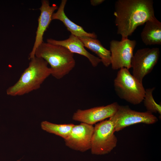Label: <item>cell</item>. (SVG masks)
<instances>
[{
    "label": "cell",
    "mask_w": 161,
    "mask_h": 161,
    "mask_svg": "<svg viewBox=\"0 0 161 161\" xmlns=\"http://www.w3.org/2000/svg\"><path fill=\"white\" fill-rule=\"evenodd\" d=\"M94 129L92 125L83 123L75 125L69 137L64 140L66 145L72 149L82 152L90 149Z\"/></svg>",
    "instance_id": "9c48e42d"
},
{
    "label": "cell",
    "mask_w": 161,
    "mask_h": 161,
    "mask_svg": "<svg viewBox=\"0 0 161 161\" xmlns=\"http://www.w3.org/2000/svg\"><path fill=\"white\" fill-rule=\"evenodd\" d=\"M67 1H61L57 11L52 14V20H58L62 21L71 34L78 37L87 36L97 38V36L95 33L86 32L82 27L73 22L66 16L64 12V8Z\"/></svg>",
    "instance_id": "4fadbf2b"
},
{
    "label": "cell",
    "mask_w": 161,
    "mask_h": 161,
    "mask_svg": "<svg viewBox=\"0 0 161 161\" xmlns=\"http://www.w3.org/2000/svg\"><path fill=\"white\" fill-rule=\"evenodd\" d=\"M152 0H117L114 13L117 33L128 38L137 27L156 17Z\"/></svg>",
    "instance_id": "6da1fadb"
},
{
    "label": "cell",
    "mask_w": 161,
    "mask_h": 161,
    "mask_svg": "<svg viewBox=\"0 0 161 161\" xmlns=\"http://www.w3.org/2000/svg\"><path fill=\"white\" fill-rule=\"evenodd\" d=\"M113 122L109 119L95 125L92 135L90 149L92 154L102 155L110 152L117 145V139Z\"/></svg>",
    "instance_id": "5b68a950"
},
{
    "label": "cell",
    "mask_w": 161,
    "mask_h": 161,
    "mask_svg": "<svg viewBox=\"0 0 161 161\" xmlns=\"http://www.w3.org/2000/svg\"><path fill=\"white\" fill-rule=\"evenodd\" d=\"M30 60L18 81L7 90V95L16 96L28 94L39 89L51 75V69L43 59L35 56Z\"/></svg>",
    "instance_id": "7a4b0ae2"
},
{
    "label": "cell",
    "mask_w": 161,
    "mask_h": 161,
    "mask_svg": "<svg viewBox=\"0 0 161 161\" xmlns=\"http://www.w3.org/2000/svg\"><path fill=\"white\" fill-rule=\"evenodd\" d=\"M155 89V88L153 87L145 89V96L143 101L147 111L152 114L157 113L161 115V105L156 102L153 96V92Z\"/></svg>",
    "instance_id": "e0dca14e"
},
{
    "label": "cell",
    "mask_w": 161,
    "mask_h": 161,
    "mask_svg": "<svg viewBox=\"0 0 161 161\" xmlns=\"http://www.w3.org/2000/svg\"><path fill=\"white\" fill-rule=\"evenodd\" d=\"M39 8L40 14L38 18V24L36 32L34 43L32 50L29 54V59L34 58L35 51L38 46L43 42L44 34L52 20L54 12L58 9V7L55 4L50 5L49 1L47 0H42Z\"/></svg>",
    "instance_id": "8fae6325"
},
{
    "label": "cell",
    "mask_w": 161,
    "mask_h": 161,
    "mask_svg": "<svg viewBox=\"0 0 161 161\" xmlns=\"http://www.w3.org/2000/svg\"><path fill=\"white\" fill-rule=\"evenodd\" d=\"M109 119L114 124L115 131L133 124L140 123L153 124L158 121L156 116L148 111L138 112L128 106L120 105L115 113Z\"/></svg>",
    "instance_id": "8992f818"
},
{
    "label": "cell",
    "mask_w": 161,
    "mask_h": 161,
    "mask_svg": "<svg viewBox=\"0 0 161 161\" xmlns=\"http://www.w3.org/2000/svg\"><path fill=\"white\" fill-rule=\"evenodd\" d=\"M115 92L120 99L132 104H139L143 102L145 89L140 81L130 72L129 69L122 68L118 71L114 80Z\"/></svg>",
    "instance_id": "277c9868"
},
{
    "label": "cell",
    "mask_w": 161,
    "mask_h": 161,
    "mask_svg": "<svg viewBox=\"0 0 161 161\" xmlns=\"http://www.w3.org/2000/svg\"><path fill=\"white\" fill-rule=\"evenodd\" d=\"M160 55V49L157 47L138 49L131 60L132 75L143 82L144 77L152 71L157 64Z\"/></svg>",
    "instance_id": "52a82bcc"
},
{
    "label": "cell",
    "mask_w": 161,
    "mask_h": 161,
    "mask_svg": "<svg viewBox=\"0 0 161 161\" xmlns=\"http://www.w3.org/2000/svg\"><path fill=\"white\" fill-rule=\"evenodd\" d=\"M104 1V0H91L90 3L92 6H96L102 4Z\"/></svg>",
    "instance_id": "ac0fdd59"
},
{
    "label": "cell",
    "mask_w": 161,
    "mask_h": 161,
    "mask_svg": "<svg viewBox=\"0 0 161 161\" xmlns=\"http://www.w3.org/2000/svg\"><path fill=\"white\" fill-rule=\"evenodd\" d=\"M78 38L83 42L85 47L98 56L105 66L107 67L111 65L110 52L105 48L98 40L87 36Z\"/></svg>",
    "instance_id": "9a60e30c"
},
{
    "label": "cell",
    "mask_w": 161,
    "mask_h": 161,
    "mask_svg": "<svg viewBox=\"0 0 161 161\" xmlns=\"http://www.w3.org/2000/svg\"><path fill=\"white\" fill-rule=\"evenodd\" d=\"M47 42L50 44L64 47L73 53H75L86 57L94 67H96L101 62L100 59L89 52L85 48L84 45L79 39L71 34L69 38L63 40H57L52 38L47 39Z\"/></svg>",
    "instance_id": "7c38bea8"
},
{
    "label": "cell",
    "mask_w": 161,
    "mask_h": 161,
    "mask_svg": "<svg viewBox=\"0 0 161 161\" xmlns=\"http://www.w3.org/2000/svg\"><path fill=\"white\" fill-rule=\"evenodd\" d=\"M74 125L73 123L58 124L46 121H42L41 123V127L43 130L58 136L64 140L69 137Z\"/></svg>",
    "instance_id": "2e32d148"
},
{
    "label": "cell",
    "mask_w": 161,
    "mask_h": 161,
    "mask_svg": "<svg viewBox=\"0 0 161 161\" xmlns=\"http://www.w3.org/2000/svg\"><path fill=\"white\" fill-rule=\"evenodd\" d=\"M17 161H20V160H18Z\"/></svg>",
    "instance_id": "d6986e66"
},
{
    "label": "cell",
    "mask_w": 161,
    "mask_h": 161,
    "mask_svg": "<svg viewBox=\"0 0 161 161\" xmlns=\"http://www.w3.org/2000/svg\"><path fill=\"white\" fill-rule=\"evenodd\" d=\"M119 105L117 102L106 106H97L90 109H78L74 112L72 119L81 123L92 125L113 116Z\"/></svg>",
    "instance_id": "30bf717a"
},
{
    "label": "cell",
    "mask_w": 161,
    "mask_h": 161,
    "mask_svg": "<svg viewBox=\"0 0 161 161\" xmlns=\"http://www.w3.org/2000/svg\"><path fill=\"white\" fill-rule=\"evenodd\" d=\"M140 36L146 45H161V22L156 17L147 21Z\"/></svg>",
    "instance_id": "5bb4252c"
},
{
    "label": "cell",
    "mask_w": 161,
    "mask_h": 161,
    "mask_svg": "<svg viewBox=\"0 0 161 161\" xmlns=\"http://www.w3.org/2000/svg\"><path fill=\"white\" fill-rule=\"evenodd\" d=\"M35 56L42 58L50 66L51 75L63 78L74 68V54L63 46L43 42L36 49Z\"/></svg>",
    "instance_id": "3957f363"
},
{
    "label": "cell",
    "mask_w": 161,
    "mask_h": 161,
    "mask_svg": "<svg viewBox=\"0 0 161 161\" xmlns=\"http://www.w3.org/2000/svg\"><path fill=\"white\" fill-rule=\"evenodd\" d=\"M136 44L135 40L128 38L120 41L113 40L110 41L111 64L113 69L123 68L129 69L131 68V60Z\"/></svg>",
    "instance_id": "ba28073f"
}]
</instances>
